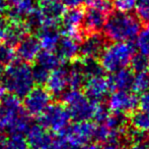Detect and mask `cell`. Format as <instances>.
Returning a JSON list of instances; mask_svg holds the SVG:
<instances>
[{
  "mask_svg": "<svg viewBox=\"0 0 149 149\" xmlns=\"http://www.w3.org/2000/svg\"><path fill=\"white\" fill-rule=\"evenodd\" d=\"M1 82L6 92L24 98L35 86L31 66L28 62L13 60L6 66Z\"/></svg>",
  "mask_w": 149,
  "mask_h": 149,
  "instance_id": "1",
  "label": "cell"
},
{
  "mask_svg": "<svg viewBox=\"0 0 149 149\" xmlns=\"http://www.w3.org/2000/svg\"><path fill=\"white\" fill-rule=\"evenodd\" d=\"M104 33L113 42H129L141 31V23L136 16L125 12H117L106 20Z\"/></svg>",
  "mask_w": 149,
  "mask_h": 149,
  "instance_id": "2",
  "label": "cell"
},
{
  "mask_svg": "<svg viewBox=\"0 0 149 149\" xmlns=\"http://www.w3.org/2000/svg\"><path fill=\"white\" fill-rule=\"evenodd\" d=\"M134 55L135 48L129 42H114L102 50L100 64L102 71L113 74L127 68Z\"/></svg>",
  "mask_w": 149,
  "mask_h": 149,
  "instance_id": "3",
  "label": "cell"
},
{
  "mask_svg": "<svg viewBox=\"0 0 149 149\" xmlns=\"http://www.w3.org/2000/svg\"><path fill=\"white\" fill-rule=\"evenodd\" d=\"M61 97L71 119L76 121L93 119L98 102L91 101L79 89L67 90Z\"/></svg>",
  "mask_w": 149,
  "mask_h": 149,
  "instance_id": "4",
  "label": "cell"
},
{
  "mask_svg": "<svg viewBox=\"0 0 149 149\" xmlns=\"http://www.w3.org/2000/svg\"><path fill=\"white\" fill-rule=\"evenodd\" d=\"M95 127L89 121H78L70 125L60 133V137L65 141L69 149H80L94 138Z\"/></svg>",
  "mask_w": 149,
  "mask_h": 149,
  "instance_id": "5",
  "label": "cell"
},
{
  "mask_svg": "<svg viewBox=\"0 0 149 149\" xmlns=\"http://www.w3.org/2000/svg\"><path fill=\"white\" fill-rule=\"evenodd\" d=\"M71 117L65 105L50 103L39 115V124L50 132L61 133L70 124Z\"/></svg>",
  "mask_w": 149,
  "mask_h": 149,
  "instance_id": "6",
  "label": "cell"
},
{
  "mask_svg": "<svg viewBox=\"0 0 149 149\" xmlns=\"http://www.w3.org/2000/svg\"><path fill=\"white\" fill-rule=\"evenodd\" d=\"M51 100L52 96L46 88L40 85L33 86L24 97L22 107L30 117H39L51 103Z\"/></svg>",
  "mask_w": 149,
  "mask_h": 149,
  "instance_id": "7",
  "label": "cell"
},
{
  "mask_svg": "<svg viewBox=\"0 0 149 149\" xmlns=\"http://www.w3.org/2000/svg\"><path fill=\"white\" fill-rule=\"evenodd\" d=\"M138 106L136 94L124 90H115L108 99V108L116 114L132 112Z\"/></svg>",
  "mask_w": 149,
  "mask_h": 149,
  "instance_id": "8",
  "label": "cell"
},
{
  "mask_svg": "<svg viewBox=\"0 0 149 149\" xmlns=\"http://www.w3.org/2000/svg\"><path fill=\"white\" fill-rule=\"evenodd\" d=\"M24 112L20 98L12 94H5L0 99V128L5 131L6 128Z\"/></svg>",
  "mask_w": 149,
  "mask_h": 149,
  "instance_id": "9",
  "label": "cell"
},
{
  "mask_svg": "<svg viewBox=\"0 0 149 149\" xmlns=\"http://www.w3.org/2000/svg\"><path fill=\"white\" fill-rule=\"evenodd\" d=\"M83 87L85 96L93 102H100L104 99L111 90L108 79L102 77V75L89 77L84 82Z\"/></svg>",
  "mask_w": 149,
  "mask_h": 149,
  "instance_id": "10",
  "label": "cell"
},
{
  "mask_svg": "<svg viewBox=\"0 0 149 149\" xmlns=\"http://www.w3.org/2000/svg\"><path fill=\"white\" fill-rule=\"evenodd\" d=\"M26 136L30 149H50L54 140L50 131L40 124L31 125L26 131Z\"/></svg>",
  "mask_w": 149,
  "mask_h": 149,
  "instance_id": "11",
  "label": "cell"
},
{
  "mask_svg": "<svg viewBox=\"0 0 149 149\" xmlns=\"http://www.w3.org/2000/svg\"><path fill=\"white\" fill-rule=\"evenodd\" d=\"M41 50L42 47L38 37L33 35H26L16 45L15 55L19 58V60L30 64L35 61Z\"/></svg>",
  "mask_w": 149,
  "mask_h": 149,
  "instance_id": "12",
  "label": "cell"
},
{
  "mask_svg": "<svg viewBox=\"0 0 149 149\" xmlns=\"http://www.w3.org/2000/svg\"><path fill=\"white\" fill-rule=\"evenodd\" d=\"M46 89L49 91L51 96L61 97L68 89L67 68L60 66L50 72L49 77L46 81Z\"/></svg>",
  "mask_w": 149,
  "mask_h": 149,
  "instance_id": "13",
  "label": "cell"
},
{
  "mask_svg": "<svg viewBox=\"0 0 149 149\" xmlns=\"http://www.w3.org/2000/svg\"><path fill=\"white\" fill-rule=\"evenodd\" d=\"M37 33V37L42 48H44L45 50H51V51H54L56 49V46L61 38V33L58 29L57 24L45 22Z\"/></svg>",
  "mask_w": 149,
  "mask_h": 149,
  "instance_id": "14",
  "label": "cell"
},
{
  "mask_svg": "<svg viewBox=\"0 0 149 149\" xmlns=\"http://www.w3.org/2000/svg\"><path fill=\"white\" fill-rule=\"evenodd\" d=\"M39 9L46 23L58 25L65 12V6L61 0H40Z\"/></svg>",
  "mask_w": 149,
  "mask_h": 149,
  "instance_id": "15",
  "label": "cell"
},
{
  "mask_svg": "<svg viewBox=\"0 0 149 149\" xmlns=\"http://www.w3.org/2000/svg\"><path fill=\"white\" fill-rule=\"evenodd\" d=\"M79 53L82 57L96 58L100 56L102 50L104 47V41L102 37L97 33H92L80 42Z\"/></svg>",
  "mask_w": 149,
  "mask_h": 149,
  "instance_id": "16",
  "label": "cell"
},
{
  "mask_svg": "<svg viewBox=\"0 0 149 149\" xmlns=\"http://www.w3.org/2000/svg\"><path fill=\"white\" fill-rule=\"evenodd\" d=\"M79 46L80 42L76 39L64 36L60 38L55 50L63 61H71L74 60L79 54Z\"/></svg>",
  "mask_w": 149,
  "mask_h": 149,
  "instance_id": "17",
  "label": "cell"
},
{
  "mask_svg": "<svg viewBox=\"0 0 149 149\" xmlns=\"http://www.w3.org/2000/svg\"><path fill=\"white\" fill-rule=\"evenodd\" d=\"M106 13L95 8L88 7L84 12L83 16V28L89 34L98 33L104 26L106 23Z\"/></svg>",
  "mask_w": 149,
  "mask_h": 149,
  "instance_id": "18",
  "label": "cell"
},
{
  "mask_svg": "<svg viewBox=\"0 0 149 149\" xmlns=\"http://www.w3.org/2000/svg\"><path fill=\"white\" fill-rule=\"evenodd\" d=\"M29 33L30 31L26 28L24 20H20V22H9L8 20V27L4 42L14 47L19 43L20 40H22L26 35H29Z\"/></svg>",
  "mask_w": 149,
  "mask_h": 149,
  "instance_id": "19",
  "label": "cell"
},
{
  "mask_svg": "<svg viewBox=\"0 0 149 149\" xmlns=\"http://www.w3.org/2000/svg\"><path fill=\"white\" fill-rule=\"evenodd\" d=\"M133 74L131 71L123 68L118 72L113 73L110 78H108L109 85L111 90H124L129 91L133 82Z\"/></svg>",
  "mask_w": 149,
  "mask_h": 149,
  "instance_id": "20",
  "label": "cell"
},
{
  "mask_svg": "<svg viewBox=\"0 0 149 149\" xmlns=\"http://www.w3.org/2000/svg\"><path fill=\"white\" fill-rule=\"evenodd\" d=\"M36 62H37L36 64L46 68L49 72H52V71L62 66V64L64 61L61 59L56 52L44 49L43 51L41 50V52L38 54Z\"/></svg>",
  "mask_w": 149,
  "mask_h": 149,
  "instance_id": "21",
  "label": "cell"
},
{
  "mask_svg": "<svg viewBox=\"0 0 149 149\" xmlns=\"http://www.w3.org/2000/svg\"><path fill=\"white\" fill-rule=\"evenodd\" d=\"M31 126V117L26 112L16 117L7 128L5 131L8 132L10 135H26V131Z\"/></svg>",
  "mask_w": 149,
  "mask_h": 149,
  "instance_id": "22",
  "label": "cell"
},
{
  "mask_svg": "<svg viewBox=\"0 0 149 149\" xmlns=\"http://www.w3.org/2000/svg\"><path fill=\"white\" fill-rule=\"evenodd\" d=\"M130 125L137 133L146 134L149 132V114L142 110L135 112L130 117Z\"/></svg>",
  "mask_w": 149,
  "mask_h": 149,
  "instance_id": "23",
  "label": "cell"
},
{
  "mask_svg": "<svg viewBox=\"0 0 149 149\" xmlns=\"http://www.w3.org/2000/svg\"><path fill=\"white\" fill-rule=\"evenodd\" d=\"M24 22L26 24V28L29 29V31L31 32H38L40 29L42 28V26L45 23L44 16L42 14V12L40 11L39 8L33 7V9L24 16Z\"/></svg>",
  "mask_w": 149,
  "mask_h": 149,
  "instance_id": "24",
  "label": "cell"
},
{
  "mask_svg": "<svg viewBox=\"0 0 149 149\" xmlns=\"http://www.w3.org/2000/svg\"><path fill=\"white\" fill-rule=\"evenodd\" d=\"M68 87L70 89H79L85 82V76L82 73L79 64H75L71 68L67 70Z\"/></svg>",
  "mask_w": 149,
  "mask_h": 149,
  "instance_id": "25",
  "label": "cell"
},
{
  "mask_svg": "<svg viewBox=\"0 0 149 149\" xmlns=\"http://www.w3.org/2000/svg\"><path fill=\"white\" fill-rule=\"evenodd\" d=\"M79 66L82 71V73L84 74L85 77L89 78L92 76H97L102 75V68L100 66V62H97L95 60V58H86L82 57L81 61L79 62Z\"/></svg>",
  "mask_w": 149,
  "mask_h": 149,
  "instance_id": "26",
  "label": "cell"
},
{
  "mask_svg": "<svg viewBox=\"0 0 149 149\" xmlns=\"http://www.w3.org/2000/svg\"><path fill=\"white\" fill-rule=\"evenodd\" d=\"M131 88L135 93H145L149 91V74L144 72H138L133 76Z\"/></svg>",
  "mask_w": 149,
  "mask_h": 149,
  "instance_id": "27",
  "label": "cell"
},
{
  "mask_svg": "<svg viewBox=\"0 0 149 149\" xmlns=\"http://www.w3.org/2000/svg\"><path fill=\"white\" fill-rule=\"evenodd\" d=\"M15 50L13 47L6 43H0V66H6L15 60Z\"/></svg>",
  "mask_w": 149,
  "mask_h": 149,
  "instance_id": "28",
  "label": "cell"
},
{
  "mask_svg": "<svg viewBox=\"0 0 149 149\" xmlns=\"http://www.w3.org/2000/svg\"><path fill=\"white\" fill-rule=\"evenodd\" d=\"M136 39V48L139 51V54L148 57L149 56V32L147 30L140 31Z\"/></svg>",
  "mask_w": 149,
  "mask_h": 149,
  "instance_id": "29",
  "label": "cell"
},
{
  "mask_svg": "<svg viewBox=\"0 0 149 149\" xmlns=\"http://www.w3.org/2000/svg\"><path fill=\"white\" fill-rule=\"evenodd\" d=\"M4 149H30L26 138L22 135H10L6 140Z\"/></svg>",
  "mask_w": 149,
  "mask_h": 149,
  "instance_id": "30",
  "label": "cell"
},
{
  "mask_svg": "<svg viewBox=\"0 0 149 149\" xmlns=\"http://www.w3.org/2000/svg\"><path fill=\"white\" fill-rule=\"evenodd\" d=\"M31 73H33V81H35V84L40 86L45 85L46 81H47L50 74L49 71L38 66V64H36L33 68H31Z\"/></svg>",
  "mask_w": 149,
  "mask_h": 149,
  "instance_id": "31",
  "label": "cell"
},
{
  "mask_svg": "<svg viewBox=\"0 0 149 149\" xmlns=\"http://www.w3.org/2000/svg\"><path fill=\"white\" fill-rule=\"evenodd\" d=\"M112 2L119 12L129 13L136 7V0H112Z\"/></svg>",
  "mask_w": 149,
  "mask_h": 149,
  "instance_id": "32",
  "label": "cell"
},
{
  "mask_svg": "<svg viewBox=\"0 0 149 149\" xmlns=\"http://www.w3.org/2000/svg\"><path fill=\"white\" fill-rule=\"evenodd\" d=\"M86 2L88 4V7L95 8L104 13L110 12L113 8L112 0H86Z\"/></svg>",
  "mask_w": 149,
  "mask_h": 149,
  "instance_id": "33",
  "label": "cell"
},
{
  "mask_svg": "<svg viewBox=\"0 0 149 149\" xmlns=\"http://www.w3.org/2000/svg\"><path fill=\"white\" fill-rule=\"evenodd\" d=\"M137 14L142 20H149V0H136Z\"/></svg>",
  "mask_w": 149,
  "mask_h": 149,
  "instance_id": "34",
  "label": "cell"
},
{
  "mask_svg": "<svg viewBox=\"0 0 149 149\" xmlns=\"http://www.w3.org/2000/svg\"><path fill=\"white\" fill-rule=\"evenodd\" d=\"M130 64L132 66L133 70L136 73L138 72H144L147 68V57L141 55V54H138V55H134L132 58Z\"/></svg>",
  "mask_w": 149,
  "mask_h": 149,
  "instance_id": "35",
  "label": "cell"
},
{
  "mask_svg": "<svg viewBox=\"0 0 149 149\" xmlns=\"http://www.w3.org/2000/svg\"><path fill=\"white\" fill-rule=\"evenodd\" d=\"M138 105L142 112L149 114V92L141 94V97L138 99Z\"/></svg>",
  "mask_w": 149,
  "mask_h": 149,
  "instance_id": "36",
  "label": "cell"
},
{
  "mask_svg": "<svg viewBox=\"0 0 149 149\" xmlns=\"http://www.w3.org/2000/svg\"><path fill=\"white\" fill-rule=\"evenodd\" d=\"M8 27V20L4 18V16L0 18V43L4 42L6 36V31Z\"/></svg>",
  "mask_w": 149,
  "mask_h": 149,
  "instance_id": "37",
  "label": "cell"
},
{
  "mask_svg": "<svg viewBox=\"0 0 149 149\" xmlns=\"http://www.w3.org/2000/svg\"><path fill=\"white\" fill-rule=\"evenodd\" d=\"M62 3L64 4L65 7L69 8H75V7H80L86 2V0H61Z\"/></svg>",
  "mask_w": 149,
  "mask_h": 149,
  "instance_id": "38",
  "label": "cell"
},
{
  "mask_svg": "<svg viewBox=\"0 0 149 149\" xmlns=\"http://www.w3.org/2000/svg\"><path fill=\"white\" fill-rule=\"evenodd\" d=\"M50 149H69V147L67 146V144L65 143L64 140L60 137V138H57V139L53 140Z\"/></svg>",
  "mask_w": 149,
  "mask_h": 149,
  "instance_id": "39",
  "label": "cell"
},
{
  "mask_svg": "<svg viewBox=\"0 0 149 149\" xmlns=\"http://www.w3.org/2000/svg\"><path fill=\"white\" fill-rule=\"evenodd\" d=\"M8 8H9V4L7 0H0V18L5 16Z\"/></svg>",
  "mask_w": 149,
  "mask_h": 149,
  "instance_id": "40",
  "label": "cell"
},
{
  "mask_svg": "<svg viewBox=\"0 0 149 149\" xmlns=\"http://www.w3.org/2000/svg\"><path fill=\"white\" fill-rule=\"evenodd\" d=\"M6 140H7V138H6L5 135V131L0 128V149H4L6 144Z\"/></svg>",
  "mask_w": 149,
  "mask_h": 149,
  "instance_id": "41",
  "label": "cell"
},
{
  "mask_svg": "<svg viewBox=\"0 0 149 149\" xmlns=\"http://www.w3.org/2000/svg\"><path fill=\"white\" fill-rule=\"evenodd\" d=\"M133 149H149V138H147L145 141L137 143L133 147Z\"/></svg>",
  "mask_w": 149,
  "mask_h": 149,
  "instance_id": "42",
  "label": "cell"
},
{
  "mask_svg": "<svg viewBox=\"0 0 149 149\" xmlns=\"http://www.w3.org/2000/svg\"><path fill=\"white\" fill-rule=\"evenodd\" d=\"M80 149H102V147H100V145H98V144L89 142V143L85 144L84 146H82Z\"/></svg>",
  "mask_w": 149,
  "mask_h": 149,
  "instance_id": "43",
  "label": "cell"
},
{
  "mask_svg": "<svg viewBox=\"0 0 149 149\" xmlns=\"http://www.w3.org/2000/svg\"><path fill=\"white\" fill-rule=\"evenodd\" d=\"M102 149H126L123 146H119L116 143H107V145Z\"/></svg>",
  "mask_w": 149,
  "mask_h": 149,
  "instance_id": "44",
  "label": "cell"
},
{
  "mask_svg": "<svg viewBox=\"0 0 149 149\" xmlns=\"http://www.w3.org/2000/svg\"><path fill=\"white\" fill-rule=\"evenodd\" d=\"M5 94H6V91H5V89H4V87L2 85H0V99H1Z\"/></svg>",
  "mask_w": 149,
  "mask_h": 149,
  "instance_id": "45",
  "label": "cell"
},
{
  "mask_svg": "<svg viewBox=\"0 0 149 149\" xmlns=\"http://www.w3.org/2000/svg\"><path fill=\"white\" fill-rule=\"evenodd\" d=\"M3 72H4V66H0V81H1L2 76H3Z\"/></svg>",
  "mask_w": 149,
  "mask_h": 149,
  "instance_id": "46",
  "label": "cell"
},
{
  "mask_svg": "<svg viewBox=\"0 0 149 149\" xmlns=\"http://www.w3.org/2000/svg\"><path fill=\"white\" fill-rule=\"evenodd\" d=\"M146 70L148 71V74H149V59H147V68Z\"/></svg>",
  "mask_w": 149,
  "mask_h": 149,
  "instance_id": "47",
  "label": "cell"
},
{
  "mask_svg": "<svg viewBox=\"0 0 149 149\" xmlns=\"http://www.w3.org/2000/svg\"><path fill=\"white\" fill-rule=\"evenodd\" d=\"M146 30L149 32V20H148V24H147V28H146Z\"/></svg>",
  "mask_w": 149,
  "mask_h": 149,
  "instance_id": "48",
  "label": "cell"
}]
</instances>
